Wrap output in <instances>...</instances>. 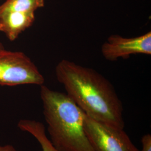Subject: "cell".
<instances>
[{"instance_id": "4", "label": "cell", "mask_w": 151, "mask_h": 151, "mask_svg": "<svg viewBox=\"0 0 151 151\" xmlns=\"http://www.w3.org/2000/svg\"><path fill=\"white\" fill-rule=\"evenodd\" d=\"M83 128L95 151H139L121 129L92 119L84 112Z\"/></svg>"}, {"instance_id": "1", "label": "cell", "mask_w": 151, "mask_h": 151, "mask_svg": "<svg viewBox=\"0 0 151 151\" xmlns=\"http://www.w3.org/2000/svg\"><path fill=\"white\" fill-rule=\"evenodd\" d=\"M66 94L92 119L124 129L123 104L110 81L96 70L67 60L55 67Z\"/></svg>"}, {"instance_id": "9", "label": "cell", "mask_w": 151, "mask_h": 151, "mask_svg": "<svg viewBox=\"0 0 151 151\" xmlns=\"http://www.w3.org/2000/svg\"><path fill=\"white\" fill-rule=\"evenodd\" d=\"M142 150L141 151H151V134H146L142 138Z\"/></svg>"}, {"instance_id": "10", "label": "cell", "mask_w": 151, "mask_h": 151, "mask_svg": "<svg viewBox=\"0 0 151 151\" xmlns=\"http://www.w3.org/2000/svg\"><path fill=\"white\" fill-rule=\"evenodd\" d=\"M0 151H18L11 145H5L1 146L0 145Z\"/></svg>"}, {"instance_id": "8", "label": "cell", "mask_w": 151, "mask_h": 151, "mask_svg": "<svg viewBox=\"0 0 151 151\" xmlns=\"http://www.w3.org/2000/svg\"><path fill=\"white\" fill-rule=\"evenodd\" d=\"M44 6V0H6L0 5V15L9 12H35Z\"/></svg>"}, {"instance_id": "11", "label": "cell", "mask_w": 151, "mask_h": 151, "mask_svg": "<svg viewBox=\"0 0 151 151\" xmlns=\"http://www.w3.org/2000/svg\"><path fill=\"white\" fill-rule=\"evenodd\" d=\"M4 48V46H3V45L1 44V43L0 42V49H3Z\"/></svg>"}, {"instance_id": "6", "label": "cell", "mask_w": 151, "mask_h": 151, "mask_svg": "<svg viewBox=\"0 0 151 151\" xmlns=\"http://www.w3.org/2000/svg\"><path fill=\"white\" fill-rule=\"evenodd\" d=\"M35 20L34 12H9L0 15V32L14 41L19 35L30 27Z\"/></svg>"}, {"instance_id": "2", "label": "cell", "mask_w": 151, "mask_h": 151, "mask_svg": "<svg viewBox=\"0 0 151 151\" xmlns=\"http://www.w3.org/2000/svg\"><path fill=\"white\" fill-rule=\"evenodd\" d=\"M50 141L60 151H95L83 128L84 111L66 93L40 86Z\"/></svg>"}, {"instance_id": "5", "label": "cell", "mask_w": 151, "mask_h": 151, "mask_svg": "<svg viewBox=\"0 0 151 151\" xmlns=\"http://www.w3.org/2000/svg\"><path fill=\"white\" fill-rule=\"evenodd\" d=\"M104 57L109 61L127 58L131 55H151V32L133 38H124L112 35L101 47Z\"/></svg>"}, {"instance_id": "7", "label": "cell", "mask_w": 151, "mask_h": 151, "mask_svg": "<svg viewBox=\"0 0 151 151\" xmlns=\"http://www.w3.org/2000/svg\"><path fill=\"white\" fill-rule=\"evenodd\" d=\"M17 127L20 129L32 134L38 140L42 151H60L54 147L47 137L43 123L34 120L22 119L18 122Z\"/></svg>"}, {"instance_id": "3", "label": "cell", "mask_w": 151, "mask_h": 151, "mask_svg": "<svg viewBox=\"0 0 151 151\" xmlns=\"http://www.w3.org/2000/svg\"><path fill=\"white\" fill-rule=\"evenodd\" d=\"M44 81L37 67L25 53L0 49V85L41 86Z\"/></svg>"}]
</instances>
